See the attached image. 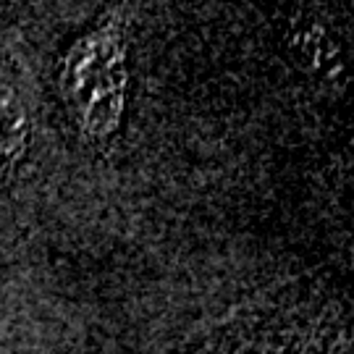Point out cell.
<instances>
[{
	"instance_id": "obj_1",
	"label": "cell",
	"mask_w": 354,
	"mask_h": 354,
	"mask_svg": "<svg viewBox=\"0 0 354 354\" xmlns=\"http://www.w3.org/2000/svg\"><path fill=\"white\" fill-rule=\"evenodd\" d=\"M61 92L87 137L115 134L127 102V61L118 29L105 26L76 39L61 68Z\"/></svg>"
},
{
	"instance_id": "obj_2",
	"label": "cell",
	"mask_w": 354,
	"mask_h": 354,
	"mask_svg": "<svg viewBox=\"0 0 354 354\" xmlns=\"http://www.w3.org/2000/svg\"><path fill=\"white\" fill-rule=\"evenodd\" d=\"M291 50H294V58L299 61V66H304V68H315L323 74L342 71V55L336 50V45H330V39L317 26L294 29Z\"/></svg>"
},
{
	"instance_id": "obj_3",
	"label": "cell",
	"mask_w": 354,
	"mask_h": 354,
	"mask_svg": "<svg viewBox=\"0 0 354 354\" xmlns=\"http://www.w3.org/2000/svg\"><path fill=\"white\" fill-rule=\"evenodd\" d=\"M29 137V118L16 92L0 84V160L19 152Z\"/></svg>"
},
{
	"instance_id": "obj_4",
	"label": "cell",
	"mask_w": 354,
	"mask_h": 354,
	"mask_svg": "<svg viewBox=\"0 0 354 354\" xmlns=\"http://www.w3.org/2000/svg\"><path fill=\"white\" fill-rule=\"evenodd\" d=\"M236 354H289L279 344H247Z\"/></svg>"
}]
</instances>
